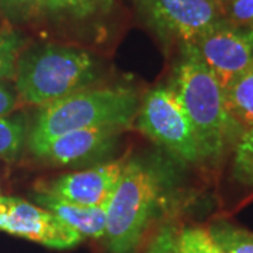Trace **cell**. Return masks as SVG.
Here are the masks:
<instances>
[{"instance_id": "obj_1", "label": "cell", "mask_w": 253, "mask_h": 253, "mask_svg": "<svg viewBox=\"0 0 253 253\" xmlns=\"http://www.w3.org/2000/svg\"><path fill=\"white\" fill-rule=\"evenodd\" d=\"M172 89L193 126L204 162H218L242 131L228 113L224 87L191 44H180Z\"/></svg>"}, {"instance_id": "obj_2", "label": "cell", "mask_w": 253, "mask_h": 253, "mask_svg": "<svg viewBox=\"0 0 253 253\" xmlns=\"http://www.w3.org/2000/svg\"><path fill=\"white\" fill-rule=\"evenodd\" d=\"M14 79L18 99L42 109L93 84L97 63L84 49L41 44L23 49Z\"/></svg>"}, {"instance_id": "obj_3", "label": "cell", "mask_w": 253, "mask_h": 253, "mask_svg": "<svg viewBox=\"0 0 253 253\" xmlns=\"http://www.w3.org/2000/svg\"><path fill=\"white\" fill-rule=\"evenodd\" d=\"M138 94L128 87L83 89L42 107L28 129L30 151L56 136L100 126H129L139 110Z\"/></svg>"}, {"instance_id": "obj_4", "label": "cell", "mask_w": 253, "mask_h": 253, "mask_svg": "<svg viewBox=\"0 0 253 253\" xmlns=\"http://www.w3.org/2000/svg\"><path fill=\"white\" fill-rule=\"evenodd\" d=\"M161 199L158 176L139 161H128L107 204L110 253H135Z\"/></svg>"}, {"instance_id": "obj_5", "label": "cell", "mask_w": 253, "mask_h": 253, "mask_svg": "<svg viewBox=\"0 0 253 253\" xmlns=\"http://www.w3.org/2000/svg\"><path fill=\"white\" fill-rule=\"evenodd\" d=\"M136 126L183 162H204L193 126L172 87L148 91L138 110Z\"/></svg>"}, {"instance_id": "obj_6", "label": "cell", "mask_w": 253, "mask_h": 253, "mask_svg": "<svg viewBox=\"0 0 253 253\" xmlns=\"http://www.w3.org/2000/svg\"><path fill=\"white\" fill-rule=\"evenodd\" d=\"M139 16L166 41L189 44L225 21L221 0H136Z\"/></svg>"}, {"instance_id": "obj_7", "label": "cell", "mask_w": 253, "mask_h": 253, "mask_svg": "<svg viewBox=\"0 0 253 253\" xmlns=\"http://www.w3.org/2000/svg\"><path fill=\"white\" fill-rule=\"evenodd\" d=\"M189 44L224 90L253 63V30L249 27L222 21Z\"/></svg>"}, {"instance_id": "obj_8", "label": "cell", "mask_w": 253, "mask_h": 253, "mask_svg": "<svg viewBox=\"0 0 253 253\" xmlns=\"http://www.w3.org/2000/svg\"><path fill=\"white\" fill-rule=\"evenodd\" d=\"M0 231L52 249H69L83 239L51 211L18 197L0 196Z\"/></svg>"}, {"instance_id": "obj_9", "label": "cell", "mask_w": 253, "mask_h": 253, "mask_svg": "<svg viewBox=\"0 0 253 253\" xmlns=\"http://www.w3.org/2000/svg\"><path fill=\"white\" fill-rule=\"evenodd\" d=\"M126 163V159L124 158L114 162L97 165L90 169L61 174L54 180L41 183L37 191L81 206H107L117 187Z\"/></svg>"}, {"instance_id": "obj_10", "label": "cell", "mask_w": 253, "mask_h": 253, "mask_svg": "<svg viewBox=\"0 0 253 253\" xmlns=\"http://www.w3.org/2000/svg\"><path fill=\"white\" fill-rule=\"evenodd\" d=\"M126 128L123 126H100L71 131L48 141L31 152L40 161L58 166L99 162L114 149L118 136Z\"/></svg>"}, {"instance_id": "obj_11", "label": "cell", "mask_w": 253, "mask_h": 253, "mask_svg": "<svg viewBox=\"0 0 253 253\" xmlns=\"http://www.w3.org/2000/svg\"><path fill=\"white\" fill-rule=\"evenodd\" d=\"M34 200L38 206L51 211L82 238H104L107 226V206L89 207L56 199L45 193L37 191Z\"/></svg>"}, {"instance_id": "obj_12", "label": "cell", "mask_w": 253, "mask_h": 253, "mask_svg": "<svg viewBox=\"0 0 253 253\" xmlns=\"http://www.w3.org/2000/svg\"><path fill=\"white\" fill-rule=\"evenodd\" d=\"M114 0H44L42 16L55 23H86L109 16Z\"/></svg>"}, {"instance_id": "obj_13", "label": "cell", "mask_w": 253, "mask_h": 253, "mask_svg": "<svg viewBox=\"0 0 253 253\" xmlns=\"http://www.w3.org/2000/svg\"><path fill=\"white\" fill-rule=\"evenodd\" d=\"M228 113L241 131L253 126V63L225 89Z\"/></svg>"}, {"instance_id": "obj_14", "label": "cell", "mask_w": 253, "mask_h": 253, "mask_svg": "<svg viewBox=\"0 0 253 253\" xmlns=\"http://www.w3.org/2000/svg\"><path fill=\"white\" fill-rule=\"evenodd\" d=\"M208 234L224 253H253V232L225 219L210 224Z\"/></svg>"}, {"instance_id": "obj_15", "label": "cell", "mask_w": 253, "mask_h": 253, "mask_svg": "<svg viewBox=\"0 0 253 253\" xmlns=\"http://www.w3.org/2000/svg\"><path fill=\"white\" fill-rule=\"evenodd\" d=\"M26 46V37L4 21L0 27V83H6L16 76L17 61Z\"/></svg>"}, {"instance_id": "obj_16", "label": "cell", "mask_w": 253, "mask_h": 253, "mask_svg": "<svg viewBox=\"0 0 253 253\" xmlns=\"http://www.w3.org/2000/svg\"><path fill=\"white\" fill-rule=\"evenodd\" d=\"M27 123L23 116L0 117V159L13 162L27 141Z\"/></svg>"}, {"instance_id": "obj_17", "label": "cell", "mask_w": 253, "mask_h": 253, "mask_svg": "<svg viewBox=\"0 0 253 253\" xmlns=\"http://www.w3.org/2000/svg\"><path fill=\"white\" fill-rule=\"evenodd\" d=\"M232 179L245 187H253V126L245 129L234 145Z\"/></svg>"}, {"instance_id": "obj_18", "label": "cell", "mask_w": 253, "mask_h": 253, "mask_svg": "<svg viewBox=\"0 0 253 253\" xmlns=\"http://www.w3.org/2000/svg\"><path fill=\"white\" fill-rule=\"evenodd\" d=\"M177 253H224L208 234L207 228L183 226L176 231Z\"/></svg>"}, {"instance_id": "obj_19", "label": "cell", "mask_w": 253, "mask_h": 253, "mask_svg": "<svg viewBox=\"0 0 253 253\" xmlns=\"http://www.w3.org/2000/svg\"><path fill=\"white\" fill-rule=\"evenodd\" d=\"M44 0H0V16L11 26L26 24L42 16Z\"/></svg>"}, {"instance_id": "obj_20", "label": "cell", "mask_w": 253, "mask_h": 253, "mask_svg": "<svg viewBox=\"0 0 253 253\" xmlns=\"http://www.w3.org/2000/svg\"><path fill=\"white\" fill-rule=\"evenodd\" d=\"M224 20L239 27H253V0H221Z\"/></svg>"}, {"instance_id": "obj_21", "label": "cell", "mask_w": 253, "mask_h": 253, "mask_svg": "<svg viewBox=\"0 0 253 253\" xmlns=\"http://www.w3.org/2000/svg\"><path fill=\"white\" fill-rule=\"evenodd\" d=\"M176 228L172 224L161 226L154 239L148 245L146 253H177L176 249Z\"/></svg>"}, {"instance_id": "obj_22", "label": "cell", "mask_w": 253, "mask_h": 253, "mask_svg": "<svg viewBox=\"0 0 253 253\" xmlns=\"http://www.w3.org/2000/svg\"><path fill=\"white\" fill-rule=\"evenodd\" d=\"M17 93L11 90L9 84L0 83V117L9 116L17 106Z\"/></svg>"}, {"instance_id": "obj_23", "label": "cell", "mask_w": 253, "mask_h": 253, "mask_svg": "<svg viewBox=\"0 0 253 253\" xmlns=\"http://www.w3.org/2000/svg\"><path fill=\"white\" fill-rule=\"evenodd\" d=\"M3 23H4V20H3V17L0 16V27H1V24H3Z\"/></svg>"}, {"instance_id": "obj_24", "label": "cell", "mask_w": 253, "mask_h": 253, "mask_svg": "<svg viewBox=\"0 0 253 253\" xmlns=\"http://www.w3.org/2000/svg\"><path fill=\"white\" fill-rule=\"evenodd\" d=\"M249 28H252V30H253V27H249Z\"/></svg>"}]
</instances>
